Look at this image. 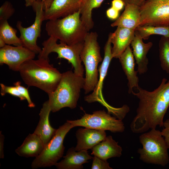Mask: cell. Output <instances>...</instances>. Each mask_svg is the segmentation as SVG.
<instances>
[{
    "instance_id": "6da1fadb",
    "label": "cell",
    "mask_w": 169,
    "mask_h": 169,
    "mask_svg": "<svg viewBox=\"0 0 169 169\" xmlns=\"http://www.w3.org/2000/svg\"><path fill=\"white\" fill-rule=\"evenodd\" d=\"M163 78L159 86L149 91L139 86L132 94L139 99L136 115L130 124L131 131L141 133L163 126V119L169 107V80Z\"/></svg>"
},
{
    "instance_id": "7a4b0ae2",
    "label": "cell",
    "mask_w": 169,
    "mask_h": 169,
    "mask_svg": "<svg viewBox=\"0 0 169 169\" xmlns=\"http://www.w3.org/2000/svg\"><path fill=\"white\" fill-rule=\"evenodd\" d=\"M18 72L28 86L38 88L48 95L56 89L62 76V73L49 63V59L43 58L25 61Z\"/></svg>"
},
{
    "instance_id": "3957f363",
    "label": "cell",
    "mask_w": 169,
    "mask_h": 169,
    "mask_svg": "<svg viewBox=\"0 0 169 169\" xmlns=\"http://www.w3.org/2000/svg\"><path fill=\"white\" fill-rule=\"evenodd\" d=\"M84 84L85 78L76 75L71 70L62 73L57 88L48 95L51 111L55 112L66 107L71 109L75 108Z\"/></svg>"
},
{
    "instance_id": "277c9868",
    "label": "cell",
    "mask_w": 169,
    "mask_h": 169,
    "mask_svg": "<svg viewBox=\"0 0 169 169\" xmlns=\"http://www.w3.org/2000/svg\"><path fill=\"white\" fill-rule=\"evenodd\" d=\"M45 30L49 37L69 45L83 42L89 32L81 19L80 9L64 18L49 20Z\"/></svg>"
},
{
    "instance_id": "5b68a950",
    "label": "cell",
    "mask_w": 169,
    "mask_h": 169,
    "mask_svg": "<svg viewBox=\"0 0 169 169\" xmlns=\"http://www.w3.org/2000/svg\"><path fill=\"white\" fill-rule=\"evenodd\" d=\"M142 145L137 151L139 159L143 162L165 166L169 162L168 148L161 131L152 129L139 137Z\"/></svg>"
},
{
    "instance_id": "8992f818",
    "label": "cell",
    "mask_w": 169,
    "mask_h": 169,
    "mask_svg": "<svg viewBox=\"0 0 169 169\" xmlns=\"http://www.w3.org/2000/svg\"><path fill=\"white\" fill-rule=\"evenodd\" d=\"M96 32H89L84 41L80 58L85 67V77L83 88L85 94L93 91L98 81V64L102 61L100 47Z\"/></svg>"
},
{
    "instance_id": "52a82bcc",
    "label": "cell",
    "mask_w": 169,
    "mask_h": 169,
    "mask_svg": "<svg viewBox=\"0 0 169 169\" xmlns=\"http://www.w3.org/2000/svg\"><path fill=\"white\" fill-rule=\"evenodd\" d=\"M53 37H49L42 43L43 47L38 55V58L49 59V56L52 52L58 54L57 58L64 59L70 63L74 69V72L76 75L83 77L84 68L82 64L80 54L82 50L84 42L73 45H68L60 42Z\"/></svg>"
},
{
    "instance_id": "ba28073f",
    "label": "cell",
    "mask_w": 169,
    "mask_h": 169,
    "mask_svg": "<svg viewBox=\"0 0 169 169\" xmlns=\"http://www.w3.org/2000/svg\"><path fill=\"white\" fill-rule=\"evenodd\" d=\"M73 127L72 124L67 121L60 126L50 140L45 145L42 152L32 162V168L35 169L55 166L63 155L65 147L63 142L64 137Z\"/></svg>"
},
{
    "instance_id": "9c48e42d",
    "label": "cell",
    "mask_w": 169,
    "mask_h": 169,
    "mask_svg": "<svg viewBox=\"0 0 169 169\" xmlns=\"http://www.w3.org/2000/svg\"><path fill=\"white\" fill-rule=\"evenodd\" d=\"M74 127L79 126L101 131H109L113 133H121L125 131L122 120L112 116L105 110L93 112L92 114L85 113L77 120H67Z\"/></svg>"
},
{
    "instance_id": "30bf717a",
    "label": "cell",
    "mask_w": 169,
    "mask_h": 169,
    "mask_svg": "<svg viewBox=\"0 0 169 169\" xmlns=\"http://www.w3.org/2000/svg\"><path fill=\"white\" fill-rule=\"evenodd\" d=\"M31 6L35 13L34 23L28 27L25 28L22 26V22L18 21L16 23V26L19 31V38L23 46L36 54H39L42 49L37 45V41L38 38L41 36V26L44 21L43 2L41 0L35 1Z\"/></svg>"
},
{
    "instance_id": "8fae6325",
    "label": "cell",
    "mask_w": 169,
    "mask_h": 169,
    "mask_svg": "<svg viewBox=\"0 0 169 169\" xmlns=\"http://www.w3.org/2000/svg\"><path fill=\"white\" fill-rule=\"evenodd\" d=\"M140 10V26H169V0H146Z\"/></svg>"
},
{
    "instance_id": "7c38bea8",
    "label": "cell",
    "mask_w": 169,
    "mask_h": 169,
    "mask_svg": "<svg viewBox=\"0 0 169 169\" xmlns=\"http://www.w3.org/2000/svg\"><path fill=\"white\" fill-rule=\"evenodd\" d=\"M36 54L23 46L6 44L0 49V64L7 65L13 71H18L25 61L34 59Z\"/></svg>"
},
{
    "instance_id": "4fadbf2b",
    "label": "cell",
    "mask_w": 169,
    "mask_h": 169,
    "mask_svg": "<svg viewBox=\"0 0 169 169\" xmlns=\"http://www.w3.org/2000/svg\"><path fill=\"white\" fill-rule=\"evenodd\" d=\"M111 44L110 34V33L104 48V58L98 69L99 79L93 92L85 98V100L89 103L97 101L101 102L102 101L103 104L107 108L110 105L104 101L102 96V90L103 81L107 75L110 62L113 58L111 53Z\"/></svg>"
},
{
    "instance_id": "5bb4252c",
    "label": "cell",
    "mask_w": 169,
    "mask_h": 169,
    "mask_svg": "<svg viewBox=\"0 0 169 169\" xmlns=\"http://www.w3.org/2000/svg\"><path fill=\"white\" fill-rule=\"evenodd\" d=\"M82 0H54L49 8L44 10V20L63 18L79 11Z\"/></svg>"
},
{
    "instance_id": "9a60e30c",
    "label": "cell",
    "mask_w": 169,
    "mask_h": 169,
    "mask_svg": "<svg viewBox=\"0 0 169 169\" xmlns=\"http://www.w3.org/2000/svg\"><path fill=\"white\" fill-rule=\"evenodd\" d=\"M76 136L77 143L75 149L77 151L91 149L107 136L105 131L85 127L78 129Z\"/></svg>"
},
{
    "instance_id": "2e32d148",
    "label": "cell",
    "mask_w": 169,
    "mask_h": 169,
    "mask_svg": "<svg viewBox=\"0 0 169 169\" xmlns=\"http://www.w3.org/2000/svg\"><path fill=\"white\" fill-rule=\"evenodd\" d=\"M135 30L118 26L114 33H110L113 58L119 59L130 45L135 36Z\"/></svg>"
},
{
    "instance_id": "e0dca14e",
    "label": "cell",
    "mask_w": 169,
    "mask_h": 169,
    "mask_svg": "<svg viewBox=\"0 0 169 169\" xmlns=\"http://www.w3.org/2000/svg\"><path fill=\"white\" fill-rule=\"evenodd\" d=\"M64 159L55 165L59 169H82L83 164L87 163L93 157L88 153L87 151H77L75 147L69 148Z\"/></svg>"
},
{
    "instance_id": "ac0fdd59",
    "label": "cell",
    "mask_w": 169,
    "mask_h": 169,
    "mask_svg": "<svg viewBox=\"0 0 169 169\" xmlns=\"http://www.w3.org/2000/svg\"><path fill=\"white\" fill-rule=\"evenodd\" d=\"M122 68L128 80V92L131 94L133 89L139 86L138 72L135 69V59L132 50L129 46L119 58Z\"/></svg>"
},
{
    "instance_id": "d6986e66",
    "label": "cell",
    "mask_w": 169,
    "mask_h": 169,
    "mask_svg": "<svg viewBox=\"0 0 169 169\" xmlns=\"http://www.w3.org/2000/svg\"><path fill=\"white\" fill-rule=\"evenodd\" d=\"M133 54L137 65L138 73L140 74L146 73L148 70V60L146 55L153 45L151 42L145 43L143 39L137 35L131 42Z\"/></svg>"
},
{
    "instance_id": "ffe728a7",
    "label": "cell",
    "mask_w": 169,
    "mask_h": 169,
    "mask_svg": "<svg viewBox=\"0 0 169 169\" xmlns=\"http://www.w3.org/2000/svg\"><path fill=\"white\" fill-rule=\"evenodd\" d=\"M91 154L102 160H107L111 158L120 157L122 149L111 136H107L105 139L91 149Z\"/></svg>"
},
{
    "instance_id": "44dd1931",
    "label": "cell",
    "mask_w": 169,
    "mask_h": 169,
    "mask_svg": "<svg viewBox=\"0 0 169 169\" xmlns=\"http://www.w3.org/2000/svg\"><path fill=\"white\" fill-rule=\"evenodd\" d=\"M51 111L48 100L43 105L39 114V121L33 132L39 136L45 145L50 140L57 130L52 127L50 124L49 117Z\"/></svg>"
},
{
    "instance_id": "7402d4cb",
    "label": "cell",
    "mask_w": 169,
    "mask_h": 169,
    "mask_svg": "<svg viewBox=\"0 0 169 169\" xmlns=\"http://www.w3.org/2000/svg\"><path fill=\"white\" fill-rule=\"evenodd\" d=\"M125 9L121 15L111 24L112 27H121L135 30L140 26L141 21L140 7L135 5H125Z\"/></svg>"
},
{
    "instance_id": "603a6c76",
    "label": "cell",
    "mask_w": 169,
    "mask_h": 169,
    "mask_svg": "<svg viewBox=\"0 0 169 169\" xmlns=\"http://www.w3.org/2000/svg\"><path fill=\"white\" fill-rule=\"evenodd\" d=\"M45 146L39 136L33 133L28 136L21 145L15 150V152L21 156L36 157L42 152Z\"/></svg>"
},
{
    "instance_id": "cb8c5ba5",
    "label": "cell",
    "mask_w": 169,
    "mask_h": 169,
    "mask_svg": "<svg viewBox=\"0 0 169 169\" xmlns=\"http://www.w3.org/2000/svg\"><path fill=\"white\" fill-rule=\"evenodd\" d=\"M104 0H83L80 8V18L89 31L94 25L92 18V12L100 7Z\"/></svg>"
},
{
    "instance_id": "d4e9b609",
    "label": "cell",
    "mask_w": 169,
    "mask_h": 169,
    "mask_svg": "<svg viewBox=\"0 0 169 169\" xmlns=\"http://www.w3.org/2000/svg\"><path fill=\"white\" fill-rule=\"evenodd\" d=\"M17 30L10 26L8 20L0 22V38L7 45L23 46L19 38L17 35Z\"/></svg>"
},
{
    "instance_id": "484cf974",
    "label": "cell",
    "mask_w": 169,
    "mask_h": 169,
    "mask_svg": "<svg viewBox=\"0 0 169 169\" xmlns=\"http://www.w3.org/2000/svg\"><path fill=\"white\" fill-rule=\"evenodd\" d=\"M135 34L143 39H148L152 35H159L169 38V26L145 25L139 26L135 30Z\"/></svg>"
},
{
    "instance_id": "4316f807",
    "label": "cell",
    "mask_w": 169,
    "mask_h": 169,
    "mask_svg": "<svg viewBox=\"0 0 169 169\" xmlns=\"http://www.w3.org/2000/svg\"><path fill=\"white\" fill-rule=\"evenodd\" d=\"M159 46L161 67L169 74V38L162 36L160 40Z\"/></svg>"
},
{
    "instance_id": "83f0119b",
    "label": "cell",
    "mask_w": 169,
    "mask_h": 169,
    "mask_svg": "<svg viewBox=\"0 0 169 169\" xmlns=\"http://www.w3.org/2000/svg\"><path fill=\"white\" fill-rule=\"evenodd\" d=\"M15 9L12 4L6 1L0 8V22L8 20L14 13Z\"/></svg>"
},
{
    "instance_id": "f1b7e54d",
    "label": "cell",
    "mask_w": 169,
    "mask_h": 169,
    "mask_svg": "<svg viewBox=\"0 0 169 169\" xmlns=\"http://www.w3.org/2000/svg\"><path fill=\"white\" fill-rule=\"evenodd\" d=\"M0 85L1 86L0 94L2 96H3L7 94H8L18 97L21 100H25L15 86H8L2 83H1Z\"/></svg>"
},
{
    "instance_id": "f546056e",
    "label": "cell",
    "mask_w": 169,
    "mask_h": 169,
    "mask_svg": "<svg viewBox=\"0 0 169 169\" xmlns=\"http://www.w3.org/2000/svg\"><path fill=\"white\" fill-rule=\"evenodd\" d=\"M14 85L17 87L22 96L27 100L28 106L30 108L34 107L35 106V104L30 98L28 89L22 85L19 81L14 83Z\"/></svg>"
},
{
    "instance_id": "4dcf8cb0",
    "label": "cell",
    "mask_w": 169,
    "mask_h": 169,
    "mask_svg": "<svg viewBox=\"0 0 169 169\" xmlns=\"http://www.w3.org/2000/svg\"><path fill=\"white\" fill-rule=\"evenodd\" d=\"M91 169H112L107 160H102L96 156L93 157Z\"/></svg>"
},
{
    "instance_id": "1f68e13d",
    "label": "cell",
    "mask_w": 169,
    "mask_h": 169,
    "mask_svg": "<svg viewBox=\"0 0 169 169\" xmlns=\"http://www.w3.org/2000/svg\"><path fill=\"white\" fill-rule=\"evenodd\" d=\"M163 128L161 131V133L169 149V119H167L164 121Z\"/></svg>"
},
{
    "instance_id": "d6a6232c",
    "label": "cell",
    "mask_w": 169,
    "mask_h": 169,
    "mask_svg": "<svg viewBox=\"0 0 169 169\" xmlns=\"http://www.w3.org/2000/svg\"><path fill=\"white\" fill-rule=\"evenodd\" d=\"M119 12L111 7L107 10L106 15L107 17L111 20L116 19L119 17Z\"/></svg>"
},
{
    "instance_id": "836d02e7",
    "label": "cell",
    "mask_w": 169,
    "mask_h": 169,
    "mask_svg": "<svg viewBox=\"0 0 169 169\" xmlns=\"http://www.w3.org/2000/svg\"><path fill=\"white\" fill-rule=\"evenodd\" d=\"M125 4L122 0H113L111 2V7L120 11L122 9Z\"/></svg>"
},
{
    "instance_id": "e575fe53",
    "label": "cell",
    "mask_w": 169,
    "mask_h": 169,
    "mask_svg": "<svg viewBox=\"0 0 169 169\" xmlns=\"http://www.w3.org/2000/svg\"><path fill=\"white\" fill-rule=\"evenodd\" d=\"M125 4V5L128 4H132L139 7L141 6L146 0H122Z\"/></svg>"
},
{
    "instance_id": "d590c367",
    "label": "cell",
    "mask_w": 169,
    "mask_h": 169,
    "mask_svg": "<svg viewBox=\"0 0 169 169\" xmlns=\"http://www.w3.org/2000/svg\"><path fill=\"white\" fill-rule=\"evenodd\" d=\"M0 158H4V136L2 135L1 132L0 133Z\"/></svg>"
},
{
    "instance_id": "8d00e7d4",
    "label": "cell",
    "mask_w": 169,
    "mask_h": 169,
    "mask_svg": "<svg viewBox=\"0 0 169 169\" xmlns=\"http://www.w3.org/2000/svg\"><path fill=\"white\" fill-rule=\"evenodd\" d=\"M54 0H45L43 2V7L44 10L48 9Z\"/></svg>"
},
{
    "instance_id": "74e56055",
    "label": "cell",
    "mask_w": 169,
    "mask_h": 169,
    "mask_svg": "<svg viewBox=\"0 0 169 169\" xmlns=\"http://www.w3.org/2000/svg\"><path fill=\"white\" fill-rule=\"evenodd\" d=\"M38 0H41L44 2L45 0H25V5L26 7L31 6L34 2Z\"/></svg>"
},
{
    "instance_id": "f35d334b",
    "label": "cell",
    "mask_w": 169,
    "mask_h": 169,
    "mask_svg": "<svg viewBox=\"0 0 169 169\" xmlns=\"http://www.w3.org/2000/svg\"><path fill=\"white\" fill-rule=\"evenodd\" d=\"M7 44L5 41L2 38H0V48L4 47Z\"/></svg>"
},
{
    "instance_id": "ab89813d",
    "label": "cell",
    "mask_w": 169,
    "mask_h": 169,
    "mask_svg": "<svg viewBox=\"0 0 169 169\" xmlns=\"http://www.w3.org/2000/svg\"><path fill=\"white\" fill-rule=\"evenodd\" d=\"M83 0H82V1H83Z\"/></svg>"
}]
</instances>
